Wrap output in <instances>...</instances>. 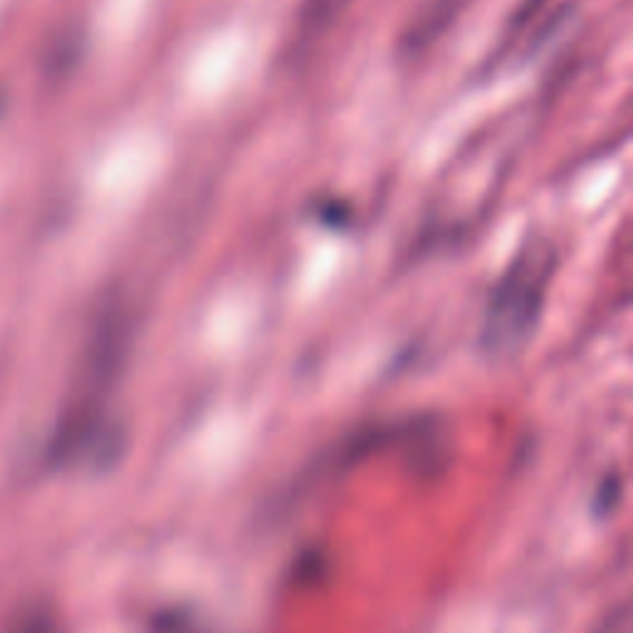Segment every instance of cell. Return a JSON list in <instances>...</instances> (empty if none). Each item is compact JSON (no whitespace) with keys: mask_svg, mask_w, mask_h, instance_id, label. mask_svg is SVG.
<instances>
[{"mask_svg":"<svg viewBox=\"0 0 633 633\" xmlns=\"http://www.w3.org/2000/svg\"><path fill=\"white\" fill-rule=\"evenodd\" d=\"M554 253L549 245L533 243L519 251L515 263L493 290L485 316L483 342L495 354H510L525 342L537 322L552 277Z\"/></svg>","mask_w":633,"mask_h":633,"instance_id":"cell-1","label":"cell"},{"mask_svg":"<svg viewBox=\"0 0 633 633\" xmlns=\"http://www.w3.org/2000/svg\"><path fill=\"white\" fill-rule=\"evenodd\" d=\"M349 0H304L300 16L302 36H320L332 26L334 18L342 13Z\"/></svg>","mask_w":633,"mask_h":633,"instance_id":"cell-2","label":"cell"},{"mask_svg":"<svg viewBox=\"0 0 633 633\" xmlns=\"http://www.w3.org/2000/svg\"><path fill=\"white\" fill-rule=\"evenodd\" d=\"M8 633H48V629H45V624H42V619H38V616H30L28 621H16L13 624V629H10Z\"/></svg>","mask_w":633,"mask_h":633,"instance_id":"cell-3","label":"cell"}]
</instances>
